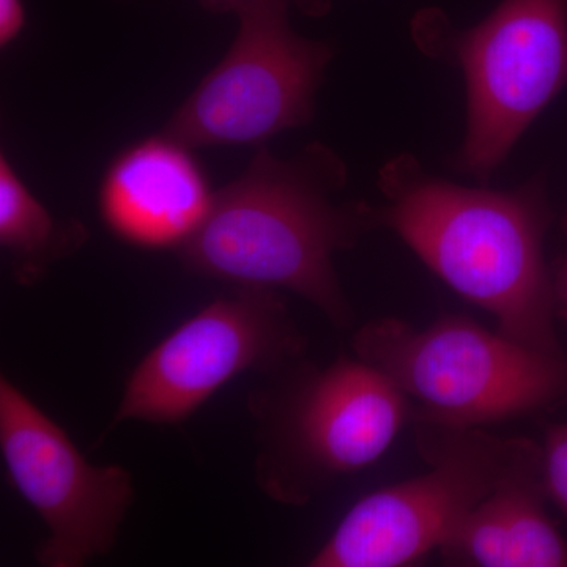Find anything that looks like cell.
<instances>
[{"label": "cell", "instance_id": "obj_1", "mask_svg": "<svg viewBox=\"0 0 567 567\" xmlns=\"http://www.w3.org/2000/svg\"><path fill=\"white\" fill-rule=\"evenodd\" d=\"M346 166L320 144L279 159L259 145L244 174L215 193L210 212L177 249L194 275L233 286L286 289L311 301L334 327L352 322L333 256L379 226L365 204H334Z\"/></svg>", "mask_w": 567, "mask_h": 567}, {"label": "cell", "instance_id": "obj_2", "mask_svg": "<svg viewBox=\"0 0 567 567\" xmlns=\"http://www.w3.org/2000/svg\"><path fill=\"white\" fill-rule=\"evenodd\" d=\"M380 186L388 205L379 226L393 229L454 292L491 312L499 333L563 354L557 293L544 262L550 212L540 182L516 192L465 188L402 155L383 167Z\"/></svg>", "mask_w": 567, "mask_h": 567}, {"label": "cell", "instance_id": "obj_3", "mask_svg": "<svg viewBox=\"0 0 567 567\" xmlns=\"http://www.w3.org/2000/svg\"><path fill=\"white\" fill-rule=\"evenodd\" d=\"M353 350L417 406L421 423L477 429L567 395V358L540 352L466 317L417 330L398 319L364 324Z\"/></svg>", "mask_w": 567, "mask_h": 567}, {"label": "cell", "instance_id": "obj_4", "mask_svg": "<svg viewBox=\"0 0 567 567\" xmlns=\"http://www.w3.org/2000/svg\"><path fill=\"white\" fill-rule=\"evenodd\" d=\"M409 409L393 380L360 358L257 391L249 399L259 424L257 484L276 502L303 505L338 477L379 461Z\"/></svg>", "mask_w": 567, "mask_h": 567}, {"label": "cell", "instance_id": "obj_5", "mask_svg": "<svg viewBox=\"0 0 567 567\" xmlns=\"http://www.w3.org/2000/svg\"><path fill=\"white\" fill-rule=\"evenodd\" d=\"M290 0H238L237 39L174 112L164 136L188 148L264 145L315 117L330 44L290 28Z\"/></svg>", "mask_w": 567, "mask_h": 567}, {"label": "cell", "instance_id": "obj_6", "mask_svg": "<svg viewBox=\"0 0 567 567\" xmlns=\"http://www.w3.org/2000/svg\"><path fill=\"white\" fill-rule=\"evenodd\" d=\"M432 468L364 496L342 518L311 567H402L421 561L505 477L540 453L528 440L436 425Z\"/></svg>", "mask_w": 567, "mask_h": 567}, {"label": "cell", "instance_id": "obj_7", "mask_svg": "<svg viewBox=\"0 0 567 567\" xmlns=\"http://www.w3.org/2000/svg\"><path fill=\"white\" fill-rule=\"evenodd\" d=\"M305 339L276 289L234 286L142 358L111 429L126 421L178 424L245 372H281Z\"/></svg>", "mask_w": 567, "mask_h": 567}, {"label": "cell", "instance_id": "obj_8", "mask_svg": "<svg viewBox=\"0 0 567 567\" xmlns=\"http://www.w3.org/2000/svg\"><path fill=\"white\" fill-rule=\"evenodd\" d=\"M453 50L468 91V132L456 167L486 183L567 87V0H503Z\"/></svg>", "mask_w": 567, "mask_h": 567}, {"label": "cell", "instance_id": "obj_9", "mask_svg": "<svg viewBox=\"0 0 567 567\" xmlns=\"http://www.w3.org/2000/svg\"><path fill=\"white\" fill-rule=\"evenodd\" d=\"M0 450L11 483L50 528L35 550L40 566H85L114 547L134 502L132 473L89 464L61 425L6 375Z\"/></svg>", "mask_w": 567, "mask_h": 567}, {"label": "cell", "instance_id": "obj_10", "mask_svg": "<svg viewBox=\"0 0 567 567\" xmlns=\"http://www.w3.org/2000/svg\"><path fill=\"white\" fill-rule=\"evenodd\" d=\"M215 193L192 148L159 134L115 158L100 189L112 234L144 249H178L210 212Z\"/></svg>", "mask_w": 567, "mask_h": 567}, {"label": "cell", "instance_id": "obj_11", "mask_svg": "<svg viewBox=\"0 0 567 567\" xmlns=\"http://www.w3.org/2000/svg\"><path fill=\"white\" fill-rule=\"evenodd\" d=\"M543 450L466 514L440 547L451 565L566 567L567 543L547 516Z\"/></svg>", "mask_w": 567, "mask_h": 567}, {"label": "cell", "instance_id": "obj_12", "mask_svg": "<svg viewBox=\"0 0 567 567\" xmlns=\"http://www.w3.org/2000/svg\"><path fill=\"white\" fill-rule=\"evenodd\" d=\"M89 229L78 219H58L37 199L11 166L0 156V245L9 256L14 279L33 286L59 260L80 251Z\"/></svg>", "mask_w": 567, "mask_h": 567}, {"label": "cell", "instance_id": "obj_13", "mask_svg": "<svg viewBox=\"0 0 567 567\" xmlns=\"http://www.w3.org/2000/svg\"><path fill=\"white\" fill-rule=\"evenodd\" d=\"M543 473L548 498L567 517V424L548 429L543 447Z\"/></svg>", "mask_w": 567, "mask_h": 567}, {"label": "cell", "instance_id": "obj_14", "mask_svg": "<svg viewBox=\"0 0 567 567\" xmlns=\"http://www.w3.org/2000/svg\"><path fill=\"white\" fill-rule=\"evenodd\" d=\"M25 9L22 0H0V47L7 48L24 29Z\"/></svg>", "mask_w": 567, "mask_h": 567}, {"label": "cell", "instance_id": "obj_15", "mask_svg": "<svg viewBox=\"0 0 567 567\" xmlns=\"http://www.w3.org/2000/svg\"><path fill=\"white\" fill-rule=\"evenodd\" d=\"M555 293H557L558 300L567 305V259L563 262L555 279Z\"/></svg>", "mask_w": 567, "mask_h": 567}, {"label": "cell", "instance_id": "obj_16", "mask_svg": "<svg viewBox=\"0 0 567 567\" xmlns=\"http://www.w3.org/2000/svg\"><path fill=\"white\" fill-rule=\"evenodd\" d=\"M200 3L213 13H227L235 10L238 0H200Z\"/></svg>", "mask_w": 567, "mask_h": 567}, {"label": "cell", "instance_id": "obj_17", "mask_svg": "<svg viewBox=\"0 0 567 567\" xmlns=\"http://www.w3.org/2000/svg\"><path fill=\"white\" fill-rule=\"evenodd\" d=\"M292 3H297L301 10L306 13L320 14L327 10L328 0H290Z\"/></svg>", "mask_w": 567, "mask_h": 567}]
</instances>
